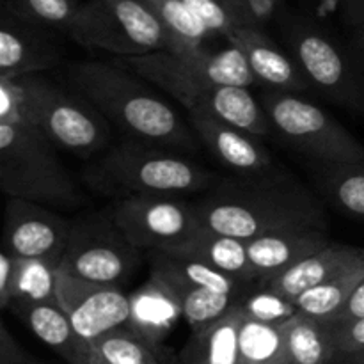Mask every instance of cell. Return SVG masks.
Returning <instances> with one entry per match:
<instances>
[{
	"instance_id": "1",
	"label": "cell",
	"mask_w": 364,
	"mask_h": 364,
	"mask_svg": "<svg viewBox=\"0 0 364 364\" xmlns=\"http://www.w3.org/2000/svg\"><path fill=\"white\" fill-rule=\"evenodd\" d=\"M194 205L203 230L245 242L288 228L329 230L322 201L281 167L219 180Z\"/></svg>"
},
{
	"instance_id": "2",
	"label": "cell",
	"mask_w": 364,
	"mask_h": 364,
	"mask_svg": "<svg viewBox=\"0 0 364 364\" xmlns=\"http://www.w3.org/2000/svg\"><path fill=\"white\" fill-rule=\"evenodd\" d=\"M68 85L80 92L124 141L144 142L176 151H196L199 139L169 102L148 80L128 68L102 60H84L68 68Z\"/></svg>"
},
{
	"instance_id": "3",
	"label": "cell",
	"mask_w": 364,
	"mask_h": 364,
	"mask_svg": "<svg viewBox=\"0 0 364 364\" xmlns=\"http://www.w3.org/2000/svg\"><path fill=\"white\" fill-rule=\"evenodd\" d=\"M0 123L38 128L59 149L87 160L107 151L112 135L89 100L41 73L0 77Z\"/></svg>"
},
{
	"instance_id": "4",
	"label": "cell",
	"mask_w": 364,
	"mask_h": 364,
	"mask_svg": "<svg viewBox=\"0 0 364 364\" xmlns=\"http://www.w3.org/2000/svg\"><path fill=\"white\" fill-rule=\"evenodd\" d=\"M85 183L109 198L128 196L203 194L220 180L208 167L183 151L135 141H121L92 160L84 173Z\"/></svg>"
},
{
	"instance_id": "5",
	"label": "cell",
	"mask_w": 364,
	"mask_h": 364,
	"mask_svg": "<svg viewBox=\"0 0 364 364\" xmlns=\"http://www.w3.org/2000/svg\"><path fill=\"white\" fill-rule=\"evenodd\" d=\"M0 185L7 198L55 210L85 205L78 185L59 156V148L34 127L0 123Z\"/></svg>"
},
{
	"instance_id": "6",
	"label": "cell",
	"mask_w": 364,
	"mask_h": 364,
	"mask_svg": "<svg viewBox=\"0 0 364 364\" xmlns=\"http://www.w3.org/2000/svg\"><path fill=\"white\" fill-rule=\"evenodd\" d=\"M116 63L137 73L155 87L162 89L188 114L212 116L259 139L272 135L269 117L251 87L210 84L188 78L171 70L160 59L159 52L135 57H116Z\"/></svg>"
},
{
	"instance_id": "7",
	"label": "cell",
	"mask_w": 364,
	"mask_h": 364,
	"mask_svg": "<svg viewBox=\"0 0 364 364\" xmlns=\"http://www.w3.org/2000/svg\"><path fill=\"white\" fill-rule=\"evenodd\" d=\"M272 135L316 162L364 164V146L336 117L299 92L267 89L258 96Z\"/></svg>"
},
{
	"instance_id": "8",
	"label": "cell",
	"mask_w": 364,
	"mask_h": 364,
	"mask_svg": "<svg viewBox=\"0 0 364 364\" xmlns=\"http://www.w3.org/2000/svg\"><path fill=\"white\" fill-rule=\"evenodd\" d=\"M68 38L84 48L102 50L114 57L176 50V43L142 0H89L82 4Z\"/></svg>"
},
{
	"instance_id": "9",
	"label": "cell",
	"mask_w": 364,
	"mask_h": 364,
	"mask_svg": "<svg viewBox=\"0 0 364 364\" xmlns=\"http://www.w3.org/2000/svg\"><path fill=\"white\" fill-rule=\"evenodd\" d=\"M141 252L109 212L89 213L71 223L59 272L87 283L121 287L141 265Z\"/></svg>"
},
{
	"instance_id": "10",
	"label": "cell",
	"mask_w": 364,
	"mask_h": 364,
	"mask_svg": "<svg viewBox=\"0 0 364 364\" xmlns=\"http://www.w3.org/2000/svg\"><path fill=\"white\" fill-rule=\"evenodd\" d=\"M283 38L311 89L336 105L364 114V73L329 36L311 21L295 18L283 28Z\"/></svg>"
},
{
	"instance_id": "11",
	"label": "cell",
	"mask_w": 364,
	"mask_h": 364,
	"mask_svg": "<svg viewBox=\"0 0 364 364\" xmlns=\"http://www.w3.org/2000/svg\"><path fill=\"white\" fill-rule=\"evenodd\" d=\"M107 212L142 252L166 249L201 230L196 205L180 196H128Z\"/></svg>"
},
{
	"instance_id": "12",
	"label": "cell",
	"mask_w": 364,
	"mask_h": 364,
	"mask_svg": "<svg viewBox=\"0 0 364 364\" xmlns=\"http://www.w3.org/2000/svg\"><path fill=\"white\" fill-rule=\"evenodd\" d=\"M71 233V223L55 208L9 198L2 231V251L16 258L48 259L59 265Z\"/></svg>"
},
{
	"instance_id": "13",
	"label": "cell",
	"mask_w": 364,
	"mask_h": 364,
	"mask_svg": "<svg viewBox=\"0 0 364 364\" xmlns=\"http://www.w3.org/2000/svg\"><path fill=\"white\" fill-rule=\"evenodd\" d=\"M57 301L78 336L89 345L103 334L127 326L130 318V295L116 284L87 283L59 272Z\"/></svg>"
},
{
	"instance_id": "14",
	"label": "cell",
	"mask_w": 364,
	"mask_h": 364,
	"mask_svg": "<svg viewBox=\"0 0 364 364\" xmlns=\"http://www.w3.org/2000/svg\"><path fill=\"white\" fill-rule=\"evenodd\" d=\"M60 32L25 20L2 6L0 11V77L43 73L63 60Z\"/></svg>"
},
{
	"instance_id": "15",
	"label": "cell",
	"mask_w": 364,
	"mask_h": 364,
	"mask_svg": "<svg viewBox=\"0 0 364 364\" xmlns=\"http://www.w3.org/2000/svg\"><path fill=\"white\" fill-rule=\"evenodd\" d=\"M196 137L223 169L233 176H258L279 169L259 137L203 114H188Z\"/></svg>"
},
{
	"instance_id": "16",
	"label": "cell",
	"mask_w": 364,
	"mask_h": 364,
	"mask_svg": "<svg viewBox=\"0 0 364 364\" xmlns=\"http://www.w3.org/2000/svg\"><path fill=\"white\" fill-rule=\"evenodd\" d=\"M226 39L244 53L258 84H263L267 89L299 95L311 89L290 52H284L258 25H240L233 28Z\"/></svg>"
},
{
	"instance_id": "17",
	"label": "cell",
	"mask_w": 364,
	"mask_h": 364,
	"mask_svg": "<svg viewBox=\"0 0 364 364\" xmlns=\"http://www.w3.org/2000/svg\"><path fill=\"white\" fill-rule=\"evenodd\" d=\"M331 242L329 230L288 228L247 240V256L258 276V283H263Z\"/></svg>"
},
{
	"instance_id": "18",
	"label": "cell",
	"mask_w": 364,
	"mask_h": 364,
	"mask_svg": "<svg viewBox=\"0 0 364 364\" xmlns=\"http://www.w3.org/2000/svg\"><path fill=\"white\" fill-rule=\"evenodd\" d=\"M39 340L71 364H96L92 347L75 331L59 302L14 304L9 309Z\"/></svg>"
},
{
	"instance_id": "19",
	"label": "cell",
	"mask_w": 364,
	"mask_h": 364,
	"mask_svg": "<svg viewBox=\"0 0 364 364\" xmlns=\"http://www.w3.org/2000/svg\"><path fill=\"white\" fill-rule=\"evenodd\" d=\"M160 252L183 258L198 259L212 269L235 277L240 283H255L258 276L252 270L247 256V242L242 238L226 237L208 230H198L178 244L160 249Z\"/></svg>"
},
{
	"instance_id": "20",
	"label": "cell",
	"mask_w": 364,
	"mask_h": 364,
	"mask_svg": "<svg viewBox=\"0 0 364 364\" xmlns=\"http://www.w3.org/2000/svg\"><path fill=\"white\" fill-rule=\"evenodd\" d=\"M183 316L180 299L159 277L149 276L141 288L130 294V318L127 326L153 348L174 329Z\"/></svg>"
},
{
	"instance_id": "21",
	"label": "cell",
	"mask_w": 364,
	"mask_h": 364,
	"mask_svg": "<svg viewBox=\"0 0 364 364\" xmlns=\"http://www.w3.org/2000/svg\"><path fill=\"white\" fill-rule=\"evenodd\" d=\"M363 255V247L331 242L323 249L306 256L304 259L291 265L290 269L283 270L277 276L270 277V279L263 281L259 284L267 288H272V290L279 291L284 297L295 301L299 295H302L309 288L329 279L338 270H341L348 263L361 258Z\"/></svg>"
},
{
	"instance_id": "22",
	"label": "cell",
	"mask_w": 364,
	"mask_h": 364,
	"mask_svg": "<svg viewBox=\"0 0 364 364\" xmlns=\"http://www.w3.org/2000/svg\"><path fill=\"white\" fill-rule=\"evenodd\" d=\"M308 173L322 201L343 215L364 220V164L309 160Z\"/></svg>"
},
{
	"instance_id": "23",
	"label": "cell",
	"mask_w": 364,
	"mask_h": 364,
	"mask_svg": "<svg viewBox=\"0 0 364 364\" xmlns=\"http://www.w3.org/2000/svg\"><path fill=\"white\" fill-rule=\"evenodd\" d=\"M151 276L159 277L169 287H198L210 290L237 294L240 281L206 263L183 256L166 255L160 251H148Z\"/></svg>"
},
{
	"instance_id": "24",
	"label": "cell",
	"mask_w": 364,
	"mask_h": 364,
	"mask_svg": "<svg viewBox=\"0 0 364 364\" xmlns=\"http://www.w3.org/2000/svg\"><path fill=\"white\" fill-rule=\"evenodd\" d=\"M364 279V255L348 263L323 283L309 288L295 299L299 311L316 320H331L347 302L352 291Z\"/></svg>"
},
{
	"instance_id": "25",
	"label": "cell",
	"mask_w": 364,
	"mask_h": 364,
	"mask_svg": "<svg viewBox=\"0 0 364 364\" xmlns=\"http://www.w3.org/2000/svg\"><path fill=\"white\" fill-rule=\"evenodd\" d=\"M240 304L206 329L194 333L188 347V364H238Z\"/></svg>"
},
{
	"instance_id": "26",
	"label": "cell",
	"mask_w": 364,
	"mask_h": 364,
	"mask_svg": "<svg viewBox=\"0 0 364 364\" xmlns=\"http://www.w3.org/2000/svg\"><path fill=\"white\" fill-rule=\"evenodd\" d=\"M238 364H290L283 323L245 316L238 327Z\"/></svg>"
},
{
	"instance_id": "27",
	"label": "cell",
	"mask_w": 364,
	"mask_h": 364,
	"mask_svg": "<svg viewBox=\"0 0 364 364\" xmlns=\"http://www.w3.org/2000/svg\"><path fill=\"white\" fill-rule=\"evenodd\" d=\"M290 364H329L333 359L327 327L322 320L299 311L283 323Z\"/></svg>"
},
{
	"instance_id": "28",
	"label": "cell",
	"mask_w": 364,
	"mask_h": 364,
	"mask_svg": "<svg viewBox=\"0 0 364 364\" xmlns=\"http://www.w3.org/2000/svg\"><path fill=\"white\" fill-rule=\"evenodd\" d=\"M142 2L155 13L167 34L176 43V50L173 53L199 48L210 36L205 23L196 16L194 11L183 0H142Z\"/></svg>"
},
{
	"instance_id": "29",
	"label": "cell",
	"mask_w": 364,
	"mask_h": 364,
	"mask_svg": "<svg viewBox=\"0 0 364 364\" xmlns=\"http://www.w3.org/2000/svg\"><path fill=\"white\" fill-rule=\"evenodd\" d=\"M162 281V279H160ZM169 287V284H167ZM180 299L183 318L194 333L206 329L231 311L240 301L237 294L210 290L198 287H169Z\"/></svg>"
},
{
	"instance_id": "30",
	"label": "cell",
	"mask_w": 364,
	"mask_h": 364,
	"mask_svg": "<svg viewBox=\"0 0 364 364\" xmlns=\"http://www.w3.org/2000/svg\"><path fill=\"white\" fill-rule=\"evenodd\" d=\"M59 265L48 259L18 258L16 284L11 308L14 304H39L57 301ZM9 308V309H11Z\"/></svg>"
},
{
	"instance_id": "31",
	"label": "cell",
	"mask_w": 364,
	"mask_h": 364,
	"mask_svg": "<svg viewBox=\"0 0 364 364\" xmlns=\"http://www.w3.org/2000/svg\"><path fill=\"white\" fill-rule=\"evenodd\" d=\"M91 347L96 364H159L155 348L128 326L103 334Z\"/></svg>"
},
{
	"instance_id": "32",
	"label": "cell",
	"mask_w": 364,
	"mask_h": 364,
	"mask_svg": "<svg viewBox=\"0 0 364 364\" xmlns=\"http://www.w3.org/2000/svg\"><path fill=\"white\" fill-rule=\"evenodd\" d=\"M4 6L25 20L66 34L80 9V0H4Z\"/></svg>"
},
{
	"instance_id": "33",
	"label": "cell",
	"mask_w": 364,
	"mask_h": 364,
	"mask_svg": "<svg viewBox=\"0 0 364 364\" xmlns=\"http://www.w3.org/2000/svg\"><path fill=\"white\" fill-rule=\"evenodd\" d=\"M196 16L205 23L210 34L226 38L240 25H256L247 6L240 0H183Z\"/></svg>"
},
{
	"instance_id": "34",
	"label": "cell",
	"mask_w": 364,
	"mask_h": 364,
	"mask_svg": "<svg viewBox=\"0 0 364 364\" xmlns=\"http://www.w3.org/2000/svg\"><path fill=\"white\" fill-rule=\"evenodd\" d=\"M262 290L255 291L251 297L240 301V308L245 316L269 323H284L299 313L297 304L291 299L284 297L279 291L259 284Z\"/></svg>"
},
{
	"instance_id": "35",
	"label": "cell",
	"mask_w": 364,
	"mask_h": 364,
	"mask_svg": "<svg viewBox=\"0 0 364 364\" xmlns=\"http://www.w3.org/2000/svg\"><path fill=\"white\" fill-rule=\"evenodd\" d=\"M334 354H354L364 350V318L350 322H323Z\"/></svg>"
},
{
	"instance_id": "36",
	"label": "cell",
	"mask_w": 364,
	"mask_h": 364,
	"mask_svg": "<svg viewBox=\"0 0 364 364\" xmlns=\"http://www.w3.org/2000/svg\"><path fill=\"white\" fill-rule=\"evenodd\" d=\"M18 258L0 249V308L9 311L16 284Z\"/></svg>"
},
{
	"instance_id": "37",
	"label": "cell",
	"mask_w": 364,
	"mask_h": 364,
	"mask_svg": "<svg viewBox=\"0 0 364 364\" xmlns=\"http://www.w3.org/2000/svg\"><path fill=\"white\" fill-rule=\"evenodd\" d=\"M358 318H364V279L355 287V290L347 299L343 308L326 322H350V320Z\"/></svg>"
},
{
	"instance_id": "38",
	"label": "cell",
	"mask_w": 364,
	"mask_h": 364,
	"mask_svg": "<svg viewBox=\"0 0 364 364\" xmlns=\"http://www.w3.org/2000/svg\"><path fill=\"white\" fill-rule=\"evenodd\" d=\"M0 364H28V358L18 347L6 326L0 327Z\"/></svg>"
},
{
	"instance_id": "39",
	"label": "cell",
	"mask_w": 364,
	"mask_h": 364,
	"mask_svg": "<svg viewBox=\"0 0 364 364\" xmlns=\"http://www.w3.org/2000/svg\"><path fill=\"white\" fill-rule=\"evenodd\" d=\"M338 7L345 23L358 32L364 21V0H338Z\"/></svg>"
},
{
	"instance_id": "40",
	"label": "cell",
	"mask_w": 364,
	"mask_h": 364,
	"mask_svg": "<svg viewBox=\"0 0 364 364\" xmlns=\"http://www.w3.org/2000/svg\"><path fill=\"white\" fill-rule=\"evenodd\" d=\"M276 2L277 0H247L245 4H247L249 13L252 14L256 25H258L259 21L265 20V18H269L270 14H272Z\"/></svg>"
},
{
	"instance_id": "41",
	"label": "cell",
	"mask_w": 364,
	"mask_h": 364,
	"mask_svg": "<svg viewBox=\"0 0 364 364\" xmlns=\"http://www.w3.org/2000/svg\"><path fill=\"white\" fill-rule=\"evenodd\" d=\"M355 43H358V64L361 68V71L364 73V21L361 27L358 28L355 32Z\"/></svg>"
},
{
	"instance_id": "42",
	"label": "cell",
	"mask_w": 364,
	"mask_h": 364,
	"mask_svg": "<svg viewBox=\"0 0 364 364\" xmlns=\"http://www.w3.org/2000/svg\"><path fill=\"white\" fill-rule=\"evenodd\" d=\"M329 364H358V363H354L352 359H348L347 355L343 354H333V359H331Z\"/></svg>"
},
{
	"instance_id": "43",
	"label": "cell",
	"mask_w": 364,
	"mask_h": 364,
	"mask_svg": "<svg viewBox=\"0 0 364 364\" xmlns=\"http://www.w3.org/2000/svg\"><path fill=\"white\" fill-rule=\"evenodd\" d=\"M343 355H347V358L352 359V361H354V363L364 364V350H361V352H354V354H343Z\"/></svg>"
},
{
	"instance_id": "44",
	"label": "cell",
	"mask_w": 364,
	"mask_h": 364,
	"mask_svg": "<svg viewBox=\"0 0 364 364\" xmlns=\"http://www.w3.org/2000/svg\"><path fill=\"white\" fill-rule=\"evenodd\" d=\"M240 2H244V4H245V2H247V0H240ZM245 6H247V4H245Z\"/></svg>"
}]
</instances>
